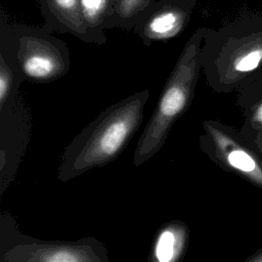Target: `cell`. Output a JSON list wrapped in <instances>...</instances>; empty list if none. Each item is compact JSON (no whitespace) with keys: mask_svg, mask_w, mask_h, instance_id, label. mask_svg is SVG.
<instances>
[{"mask_svg":"<svg viewBox=\"0 0 262 262\" xmlns=\"http://www.w3.org/2000/svg\"><path fill=\"white\" fill-rule=\"evenodd\" d=\"M148 98L144 89L103 110L62 151L57 179L66 182L115 161L139 129Z\"/></svg>","mask_w":262,"mask_h":262,"instance_id":"1","label":"cell"},{"mask_svg":"<svg viewBox=\"0 0 262 262\" xmlns=\"http://www.w3.org/2000/svg\"><path fill=\"white\" fill-rule=\"evenodd\" d=\"M202 71L217 92L242 88L262 71V16L247 14L208 29L202 46Z\"/></svg>","mask_w":262,"mask_h":262,"instance_id":"2","label":"cell"},{"mask_svg":"<svg viewBox=\"0 0 262 262\" xmlns=\"http://www.w3.org/2000/svg\"><path fill=\"white\" fill-rule=\"evenodd\" d=\"M207 30L199 28L184 44L137 141L132 160L134 167L141 166L161 150L175 122L190 106L202 71V46Z\"/></svg>","mask_w":262,"mask_h":262,"instance_id":"3","label":"cell"},{"mask_svg":"<svg viewBox=\"0 0 262 262\" xmlns=\"http://www.w3.org/2000/svg\"><path fill=\"white\" fill-rule=\"evenodd\" d=\"M0 55L24 81L49 83L71 69L68 45L43 26L0 23Z\"/></svg>","mask_w":262,"mask_h":262,"instance_id":"4","label":"cell"},{"mask_svg":"<svg viewBox=\"0 0 262 262\" xmlns=\"http://www.w3.org/2000/svg\"><path fill=\"white\" fill-rule=\"evenodd\" d=\"M0 262H110L106 246L93 236L41 239L23 233L9 212L0 215Z\"/></svg>","mask_w":262,"mask_h":262,"instance_id":"5","label":"cell"},{"mask_svg":"<svg viewBox=\"0 0 262 262\" xmlns=\"http://www.w3.org/2000/svg\"><path fill=\"white\" fill-rule=\"evenodd\" d=\"M200 146L212 161L262 188V165L228 126L214 120L203 122Z\"/></svg>","mask_w":262,"mask_h":262,"instance_id":"6","label":"cell"},{"mask_svg":"<svg viewBox=\"0 0 262 262\" xmlns=\"http://www.w3.org/2000/svg\"><path fill=\"white\" fill-rule=\"evenodd\" d=\"M31 114L19 94L0 106V196L16 176L31 137Z\"/></svg>","mask_w":262,"mask_h":262,"instance_id":"7","label":"cell"},{"mask_svg":"<svg viewBox=\"0 0 262 262\" xmlns=\"http://www.w3.org/2000/svg\"><path fill=\"white\" fill-rule=\"evenodd\" d=\"M195 5L196 0H158L133 33L145 46L174 39L188 26Z\"/></svg>","mask_w":262,"mask_h":262,"instance_id":"8","label":"cell"},{"mask_svg":"<svg viewBox=\"0 0 262 262\" xmlns=\"http://www.w3.org/2000/svg\"><path fill=\"white\" fill-rule=\"evenodd\" d=\"M43 27L52 33L70 34L86 43L97 44L84 24L80 0H38Z\"/></svg>","mask_w":262,"mask_h":262,"instance_id":"9","label":"cell"},{"mask_svg":"<svg viewBox=\"0 0 262 262\" xmlns=\"http://www.w3.org/2000/svg\"><path fill=\"white\" fill-rule=\"evenodd\" d=\"M189 235V228L185 222H165L154 236L147 262H181L187 251Z\"/></svg>","mask_w":262,"mask_h":262,"instance_id":"10","label":"cell"},{"mask_svg":"<svg viewBox=\"0 0 262 262\" xmlns=\"http://www.w3.org/2000/svg\"><path fill=\"white\" fill-rule=\"evenodd\" d=\"M83 20L97 45L106 43L105 30L112 29L117 0H80Z\"/></svg>","mask_w":262,"mask_h":262,"instance_id":"11","label":"cell"},{"mask_svg":"<svg viewBox=\"0 0 262 262\" xmlns=\"http://www.w3.org/2000/svg\"><path fill=\"white\" fill-rule=\"evenodd\" d=\"M158 0H117L112 29L133 32Z\"/></svg>","mask_w":262,"mask_h":262,"instance_id":"12","label":"cell"},{"mask_svg":"<svg viewBox=\"0 0 262 262\" xmlns=\"http://www.w3.org/2000/svg\"><path fill=\"white\" fill-rule=\"evenodd\" d=\"M24 82L6 59L0 55V106L19 94L18 90Z\"/></svg>","mask_w":262,"mask_h":262,"instance_id":"13","label":"cell"},{"mask_svg":"<svg viewBox=\"0 0 262 262\" xmlns=\"http://www.w3.org/2000/svg\"><path fill=\"white\" fill-rule=\"evenodd\" d=\"M250 123L253 127L262 129V97L259 98L250 110Z\"/></svg>","mask_w":262,"mask_h":262,"instance_id":"14","label":"cell"},{"mask_svg":"<svg viewBox=\"0 0 262 262\" xmlns=\"http://www.w3.org/2000/svg\"><path fill=\"white\" fill-rule=\"evenodd\" d=\"M245 262H262V251L258 252L257 254H255L254 256H252L251 258H249Z\"/></svg>","mask_w":262,"mask_h":262,"instance_id":"15","label":"cell"}]
</instances>
